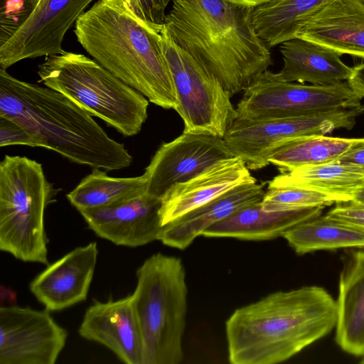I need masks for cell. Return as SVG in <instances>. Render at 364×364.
<instances>
[{"label":"cell","instance_id":"6da1fadb","mask_svg":"<svg viewBox=\"0 0 364 364\" xmlns=\"http://www.w3.org/2000/svg\"><path fill=\"white\" fill-rule=\"evenodd\" d=\"M252 9L225 0H173L163 28L232 97L272 65Z\"/></svg>","mask_w":364,"mask_h":364},{"label":"cell","instance_id":"7a4b0ae2","mask_svg":"<svg viewBox=\"0 0 364 364\" xmlns=\"http://www.w3.org/2000/svg\"><path fill=\"white\" fill-rule=\"evenodd\" d=\"M336 320V301L322 287L272 293L236 309L227 320L229 362H284L329 333Z\"/></svg>","mask_w":364,"mask_h":364},{"label":"cell","instance_id":"3957f363","mask_svg":"<svg viewBox=\"0 0 364 364\" xmlns=\"http://www.w3.org/2000/svg\"><path fill=\"white\" fill-rule=\"evenodd\" d=\"M0 116L24 128L41 145L72 162L107 171L129 166L132 156L87 111L47 86L20 80L0 68Z\"/></svg>","mask_w":364,"mask_h":364},{"label":"cell","instance_id":"277c9868","mask_svg":"<svg viewBox=\"0 0 364 364\" xmlns=\"http://www.w3.org/2000/svg\"><path fill=\"white\" fill-rule=\"evenodd\" d=\"M74 33L94 60L149 102L176 109L177 95L161 34L126 0H97L78 18Z\"/></svg>","mask_w":364,"mask_h":364},{"label":"cell","instance_id":"5b68a950","mask_svg":"<svg viewBox=\"0 0 364 364\" xmlns=\"http://www.w3.org/2000/svg\"><path fill=\"white\" fill-rule=\"evenodd\" d=\"M131 294L143 341V364H178L183 358L188 289L181 259L156 253L136 272Z\"/></svg>","mask_w":364,"mask_h":364},{"label":"cell","instance_id":"8992f818","mask_svg":"<svg viewBox=\"0 0 364 364\" xmlns=\"http://www.w3.org/2000/svg\"><path fill=\"white\" fill-rule=\"evenodd\" d=\"M38 75L45 86L73 100L124 136L136 135L148 117V99L83 54L46 57Z\"/></svg>","mask_w":364,"mask_h":364},{"label":"cell","instance_id":"52a82bcc","mask_svg":"<svg viewBox=\"0 0 364 364\" xmlns=\"http://www.w3.org/2000/svg\"><path fill=\"white\" fill-rule=\"evenodd\" d=\"M58 190L42 165L5 155L0 163V250L25 262L48 265L44 216Z\"/></svg>","mask_w":364,"mask_h":364},{"label":"cell","instance_id":"ba28073f","mask_svg":"<svg viewBox=\"0 0 364 364\" xmlns=\"http://www.w3.org/2000/svg\"><path fill=\"white\" fill-rule=\"evenodd\" d=\"M161 43L172 75L185 132L223 138L237 118L231 95L219 80L177 46L162 28Z\"/></svg>","mask_w":364,"mask_h":364},{"label":"cell","instance_id":"9c48e42d","mask_svg":"<svg viewBox=\"0 0 364 364\" xmlns=\"http://www.w3.org/2000/svg\"><path fill=\"white\" fill-rule=\"evenodd\" d=\"M364 106L336 108L316 113L257 120L236 119L223 140L235 156H240L250 170L269 164V158L281 145L291 139L311 135H325L335 129H350Z\"/></svg>","mask_w":364,"mask_h":364},{"label":"cell","instance_id":"30bf717a","mask_svg":"<svg viewBox=\"0 0 364 364\" xmlns=\"http://www.w3.org/2000/svg\"><path fill=\"white\" fill-rule=\"evenodd\" d=\"M362 97L348 81L306 85L283 80L267 70L243 91L237 105V118L257 120L304 115L336 108L361 105Z\"/></svg>","mask_w":364,"mask_h":364},{"label":"cell","instance_id":"8fae6325","mask_svg":"<svg viewBox=\"0 0 364 364\" xmlns=\"http://www.w3.org/2000/svg\"><path fill=\"white\" fill-rule=\"evenodd\" d=\"M68 336L47 309L0 308V364H54Z\"/></svg>","mask_w":364,"mask_h":364},{"label":"cell","instance_id":"7c38bea8","mask_svg":"<svg viewBox=\"0 0 364 364\" xmlns=\"http://www.w3.org/2000/svg\"><path fill=\"white\" fill-rule=\"evenodd\" d=\"M94 0H40L0 46V68L26 59L60 54L67 31Z\"/></svg>","mask_w":364,"mask_h":364},{"label":"cell","instance_id":"4fadbf2b","mask_svg":"<svg viewBox=\"0 0 364 364\" xmlns=\"http://www.w3.org/2000/svg\"><path fill=\"white\" fill-rule=\"evenodd\" d=\"M235 156L223 138L210 134L185 132L163 143L143 174L146 193L161 200L176 184L198 176L217 162Z\"/></svg>","mask_w":364,"mask_h":364},{"label":"cell","instance_id":"5bb4252c","mask_svg":"<svg viewBox=\"0 0 364 364\" xmlns=\"http://www.w3.org/2000/svg\"><path fill=\"white\" fill-rule=\"evenodd\" d=\"M161 200L144 193L107 207L79 210L88 228L117 245L136 247L156 240L163 227Z\"/></svg>","mask_w":364,"mask_h":364},{"label":"cell","instance_id":"9a60e30c","mask_svg":"<svg viewBox=\"0 0 364 364\" xmlns=\"http://www.w3.org/2000/svg\"><path fill=\"white\" fill-rule=\"evenodd\" d=\"M97 255L95 242L75 248L36 276L29 284L31 292L49 311H61L85 301Z\"/></svg>","mask_w":364,"mask_h":364},{"label":"cell","instance_id":"2e32d148","mask_svg":"<svg viewBox=\"0 0 364 364\" xmlns=\"http://www.w3.org/2000/svg\"><path fill=\"white\" fill-rule=\"evenodd\" d=\"M80 336L111 350L127 364H143V341L131 295L116 301H95L84 314Z\"/></svg>","mask_w":364,"mask_h":364},{"label":"cell","instance_id":"e0dca14e","mask_svg":"<svg viewBox=\"0 0 364 364\" xmlns=\"http://www.w3.org/2000/svg\"><path fill=\"white\" fill-rule=\"evenodd\" d=\"M255 181L241 157L235 156L220 161L166 193L159 210L162 225L242 183Z\"/></svg>","mask_w":364,"mask_h":364},{"label":"cell","instance_id":"ac0fdd59","mask_svg":"<svg viewBox=\"0 0 364 364\" xmlns=\"http://www.w3.org/2000/svg\"><path fill=\"white\" fill-rule=\"evenodd\" d=\"M296 38L364 59V4L328 0L307 20Z\"/></svg>","mask_w":364,"mask_h":364},{"label":"cell","instance_id":"d6986e66","mask_svg":"<svg viewBox=\"0 0 364 364\" xmlns=\"http://www.w3.org/2000/svg\"><path fill=\"white\" fill-rule=\"evenodd\" d=\"M264 193L263 185L257 181L242 183L164 225L158 240L168 247L186 249L210 226L261 202Z\"/></svg>","mask_w":364,"mask_h":364},{"label":"cell","instance_id":"ffe728a7","mask_svg":"<svg viewBox=\"0 0 364 364\" xmlns=\"http://www.w3.org/2000/svg\"><path fill=\"white\" fill-rule=\"evenodd\" d=\"M323 206L284 211H267L258 202L234 213L206 229L209 237H233L244 240H268L283 237L295 225L320 215Z\"/></svg>","mask_w":364,"mask_h":364},{"label":"cell","instance_id":"44dd1931","mask_svg":"<svg viewBox=\"0 0 364 364\" xmlns=\"http://www.w3.org/2000/svg\"><path fill=\"white\" fill-rule=\"evenodd\" d=\"M284 65L278 73L287 82L331 85L348 81L353 71L341 54L319 44L294 38L279 46Z\"/></svg>","mask_w":364,"mask_h":364},{"label":"cell","instance_id":"7402d4cb","mask_svg":"<svg viewBox=\"0 0 364 364\" xmlns=\"http://www.w3.org/2000/svg\"><path fill=\"white\" fill-rule=\"evenodd\" d=\"M336 308L337 344L364 356V248L352 254L340 274Z\"/></svg>","mask_w":364,"mask_h":364},{"label":"cell","instance_id":"603a6c76","mask_svg":"<svg viewBox=\"0 0 364 364\" xmlns=\"http://www.w3.org/2000/svg\"><path fill=\"white\" fill-rule=\"evenodd\" d=\"M328 0H272L252 9L255 28L269 48L296 38L307 20Z\"/></svg>","mask_w":364,"mask_h":364},{"label":"cell","instance_id":"cb8c5ba5","mask_svg":"<svg viewBox=\"0 0 364 364\" xmlns=\"http://www.w3.org/2000/svg\"><path fill=\"white\" fill-rule=\"evenodd\" d=\"M364 184V175L357 168L339 161L307 166L280 173L268 186H296L321 191L338 198L351 200Z\"/></svg>","mask_w":364,"mask_h":364},{"label":"cell","instance_id":"d4e9b609","mask_svg":"<svg viewBox=\"0 0 364 364\" xmlns=\"http://www.w3.org/2000/svg\"><path fill=\"white\" fill-rule=\"evenodd\" d=\"M283 237L299 255L317 250L364 248L363 230L326 215H320L295 225Z\"/></svg>","mask_w":364,"mask_h":364},{"label":"cell","instance_id":"484cf974","mask_svg":"<svg viewBox=\"0 0 364 364\" xmlns=\"http://www.w3.org/2000/svg\"><path fill=\"white\" fill-rule=\"evenodd\" d=\"M146 179L144 175L116 178L107 175L98 168L83 178L67 194L70 204L78 211L117 205L146 193Z\"/></svg>","mask_w":364,"mask_h":364},{"label":"cell","instance_id":"4316f807","mask_svg":"<svg viewBox=\"0 0 364 364\" xmlns=\"http://www.w3.org/2000/svg\"><path fill=\"white\" fill-rule=\"evenodd\" d=\"M358 139L311 135L288 141L269 158L280 173L298 168L337 161Z\"/></svg>","mask_w":364,"mask_h":364},{"label":"cell","instance_id":"83f0119b","mask_svg":"<svg viewBox=\"0 0 364 364\" xmlns=\"http://www.w3.org/2000/svg\"><path fill=\"white\" fill-rule=\"evenodd\" d=\"M334 196L296 186H268L261 201L267 211H284L339 203Z\"/></svg>","mask_w":364,"mask_h":364},{"label":"cell","instance_id":"f1b7e54d","mask_svg":"<svg viewBox=\"0 0 364 364\" xmlns=\"http://www.w3.org/2000/svg\"><path fill=\"white\" fill-rule=\"evenodd\" d=\"M173 0H126L133 11L151 28L160 33L166 10Z\"/></svg>","mask_w":364,"mask_h":364},{"label":"cell","instance_id":"f546056e","mask_svg":"<svg viewBox=\"0 0 364 364\" xmlns=\"http://www.w3.org/2000/svg\"><path fill=\"white\" fill-rule=\"evenodd\" d=\"M11 145L41 147L38 141L21 125L7 117L0 116V146Z\"/></svg>","mask_w":364,"mask_h":364},{"label":"cell","instance_id":"4dcf8cb0","mask_svg":"<svg viewBox=\"0 0 364 364\" xmlns=\"http://www.w3.org/2000/svg\"><path fill=\"white\" fill-rule=\"evenodd\" d=\"M336 204L326 215L364 230V203L348 200Z\"/></svg>","mask_w":364,"mask_h":364},{"label":"cell","instance_id":"1f68e13d","mask_svg":"<svg viewBox=\"0 0 364 364\" xmlns=\"http://www.w3.org/2000/svg\"><path fill=\"white\" fill-rule=\"evenodd\" d=\"M338 161L358 168L364 175V138L358 139Z\"/></svg>","mask_w":364,"mask_h":364},{"label":"cell","instance_id":"d6a6232c","mask_svg":"<svg viewBox=\"0 0 364 364\" xmlns=\"http://www.w3.org/2000/svg\"><path fill=\"white\" fill-rule=\"evenodd\" d=\"M353 68V74L348 82L353 90L363 98L364 97V62Z\"/></svg>","mask_w":364,"mask_h":364},{"label":"cell","instance_id":"836d02e7","mask_svg":"<svg viewBox=\"0 0 364 364\" xmlns=\"http://www.w3.org/2000/svg\"><path fill=\"white\" fill-rule=\"evenodd\" d=\"M225 1L232 3V4H237V5H240V6L255 8L257 6H259L262 4L270 1L272 0H225Z\"/></svg>","mask_w":364,"mask_h":364},{"label":"cell","instance_id":"e575fe53","mask_svg":"<svg viewBox=\"0 0 364 364\" xmlns=\"http://www.w3.org/2000/svg\"><path fill=\"white\" fill-rule=\"evenodd\" d=\"M10 299V301L16 300V294L13 293L11 289H4V287H1V301L4 299L6 300L7 299Z\"/></svg>","mask_w":364,"mask_h":364},{"label":"cell","instance_id":"d590c367","mask_svg":"<svg viewBox=\"0 0 364 364\" xmlns=\"http://www.w3.org/2000/svg\"><path fill=\"white\" fill-rule=\"evenodd\" d=\"M351 200L364 203V184L354 193Z\"/></svg>","mask_w":364,"mask_h":364},{"label":"cell","instance_id":"8d00e7d4","mask_svg":"<svg viewBox=\"0 0 364 364\" xmlns=\"http://www.w3.org/2000/svg\"><path fill=\"white\" fill-rule=\"evenodd\" d=\"M40 0H24L25 1V7H26V18L28 16L33 7L36 5V4Z\"/></svg>","mask_w":364,"mask_h":364},{"label":"cell","instance_id":"74e56055","mask_svg":"<svg viewBox=\"0 0 364 364\" xmlns=\"http://www.w3.org/2000/svg\"><path fill=\"white\" fill-rule=\"evenodd\" d=\"M361 363L364 364V358L362 359V360L360 361Z\"/></svg>","mask_w":364,"mask_h":364},{"label":"cell","instance_id":"f35d334b","mask_svg":"<svg viewBox=\"0 0 364 364\" xmlns=\"http://www.w3.org/2000/svg\"><path fill=\"white\" fill-rule=\"evenodd\" d=\"M360 1H362L364 4V0H360Z\"/></svg>","mask_w":364,"mask_h":364}]
</instances>
